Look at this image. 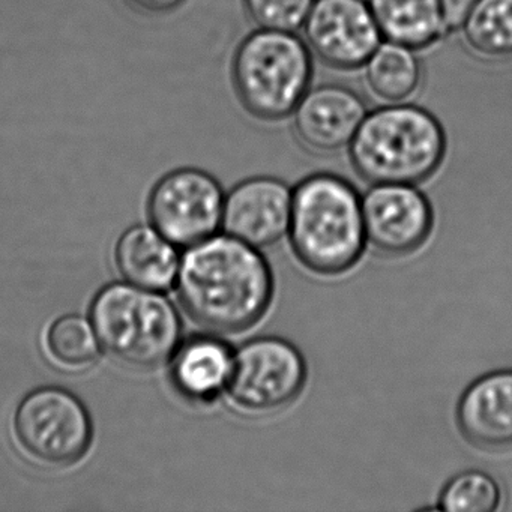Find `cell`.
Returning <instances> with one entry per match:
<instances>
[{
  "mask_svg": "<svg viewBox=\"0 0 512 512\" xmlns=\"http://www.w3.org/2000/svg\"><path fill=\"white\" fill-rule=\"evenodd\" d=\"M383 40L413 50L433 47L445 38L439 0H367Z\"/></svg>",
  "mask_w": 512,
  "mask_h": 512,
  "instance_id": "obj_16",
  "label": "cell"
},
{
  "mask_svg": "<svg viewBox=\"0 0 512 512\" xmlns=\"http://www.w3.org/2000/svg\"><path fill=\"white\" fill-rule=\"evenodd\" d=\"M14 434L32 460L44 466H67L88 451L92 422L76 395L46 386L23 398L14 415Z\"/></svg>",
  "mask_w": 512,
  "mask_h": 512,
  "instance_id": "obj_7",
  "label": "cell"
},
{
  "mask_svg": "<svg viewBox=\"0 0 512 512\" xmlns=\"http://www.w3.org/2000/svg\"><path fill=\"white\" fill-rule=\"evenodd\" d=\"M460 34L464 46L476 58L512 59V0H478Z\"/></svg>",
  "mask_w": 512,
  "mask_h": 512,
  "instance_id": "obj_18",
  "label": "cell"
},
{
  "mask_svg": "<svg viewBox=\"0 0 512 512\" xmlns=\"http://www.w3.org/2000/svg\"><path fill=\"white\" fill-rule=\"evenodd\" d=\"M176 280L188 314L223 334L253 328L274 298V274L260 248L230 235H214L191 245L179 263Z\"/></svg>",
  "mask_w": 512,
  "mask_h": 512,
  "instance_id": "obj_1",
  "label": "cell"
},
{
  "mask_svg": "<svg viewBox=\"0 0 512 512\" xmlns=\"http://www.w3.org/2000/svg\"><path fill=\"white\" fill-rule=\"evenodd\" d=\"M293 190L278 178L254 176L224 197L221 226L227 235L256 248L271 247L289 232Z\"/></svg>",
  "mask_w": 512,
  "mask_h": 512,
  "instance_id": "obj_12",
  "label": "cell"
},
{
  "mask_svg": "<svg viewBox=\"0 0 512 512\" xmlns=\"http://www.w3.org/2000/svg\"><path fill=\"white\" fill-rule=\"evenodd\" d=\"M91 322L101 346L133 367L163 364L181 340L175 307L154 290L130 283L104 287L92 304Z\"/></svg>",
  "mask_w": 512,
  "mask_h": 512,
  "instance_id": "obj_5",
  "label": "cell"
},
{
  "mask_svg": "<svg viewBox=\"0 0 512 512\" xmlns=\"http://www.w3.org/2000/svg\"><path fill=\"white\" fill-rule=\"evenodd\" d=\"M302 32L314 58L337 71L364 68L383 40L367 0H316Z\"/></svg>",
  "mask_w": 512,
  "mask_h": 512,
  "instance_id": "obj_9",
  "label": "cell"
},
{
  "mask_svg": "<svg viewBox=\"0 0 512 512\" xmlns=\"http://www.w3.org/2000/svg\"><path fill=\"white\" fill-rule=\"evenodd\" d=\"M305 382L307 362L295 344L280 337H259L233 355L226 394L236 412L263 418L289 407Z\"/></svg>",
  "mask_w": 512,
  "mask_h": 512,
  "instance_id": "obj_6",
  "label": "cell"
},
{
  "mask_svg": "<svg viewBox=\"0 0 512 512\" xmlns=\"http://www.w3.org/2000/svg\"><path fill=\"white\" fill-rule=\"evenodd\" d=\"M299 262L319 275H340L364 253L362 197L346 179L316 173L293 188L287 232Z\"/></svg>",
  "mask_w": 512,
  "mask_h": 512,
  "instance_id": "obj_3",
  "label": "cell"
},
{
  "mask_svg": "<svg viewBox=\"0 0 512 512\" xmlns=\"http://www.w3.org/2000/svg\"><path fill=\"white\" fill-rule=\"evenodd\" d=\"M347 151L368 184L418 185L442 166L448 139L436 115L407 101L368 112Z\"/></svg>",
  "mask_w": 512,
  "mask_h": 512,
  "instance_id": "obj_2",
  "label": "cell"
},
{
  "mask_svg": "<svg viewBox=\"0 0 512 512\" xmlns=\"http://www.w3.org/2000/svg\"><path fill=\"white\" fill-rule=\"evenodd\" d=\"M233 355L223 340L211 335L191 338L178 347L173 359L176 389L191 401H214L229 385Z\"/></svg>",
  "mask_w": 512,
  "mask_h": 512,
  "instance_id": "obj_14",
  "label": "cell"
},
{
  "mask_svg": "<svg viewBox=\"0 0 512 512\" xmlns=\"http://www.w3.org/2000/svg\"><path fill=\"white\" fill-rule=\"evenodd\" d=\"M115 257L122 277L142 289L163 292L178 278V253L155 227L128 229L116 245Z\"/></svg>",
  "mask_w": 512,
  "mask_h": 512,
  "instance_id": "obj_15",
  "label": "cell"
},
{
  "mask_svg": "<svg viewBox=\"0 0 512 512\" xmlns=\"http://www.w3.org/2000/svg\"><path fill=\"white\" fill-rule=\"evenodd\" d=\"M133 10L148 16H164L181 8L187 0H125Z\"/></svg>",
  "mask_w": 512,
  "mask_h": 512,
  "instance_id": "obj_23",
  "label": "cell"
},
{
  "mask_svg": "<svg viewBox=\"0 0 512 512\" xmlns=\"http://www.w3.org/2000/svg\"><path fill=\"white\" fill-rule=\"evenodd\" d=\"M364 80L368 91L382 103H407L424 80L418 50L385 41L364 65Z\"/></svg>",
  "mask_w": 512,
  "mask_h": 512,
  "instance_id": "obj_17",
  "label": "cell"
},
{
  "mask_svg": "<svg viewBox=\"0 0 512 512\" xmlns=\"http://www.w3.org/2000/svg\"><path fill=\"white\" fill-rule=\"evenodd\" d=\"M457 422L478 448L512 449V370L491 371L469 385L458 401Z\"/></svg>",
  "mask_w": 512,
  "mask_h": 512,
  "instance_id": "obj_13",
  "label": "cell"
},
{
  "mask_svg": "<svg viewBox=\"0 0 512 512\" xmlns=\"http://www.w3.org/2000/svg\"><path fill=\"white\" fill-rule=\"evenodd\" d=\"M365 236L374 250L389 257L418 251L433 230L430 200L416 185L376 184L362 197Z\"/></svg>",
  "mask_w": 512,
  "mask_h": 512,
  "instance_id": "obj_10",
  "label": "cell"
},
{
  "mask_svg": "<svg viewBox=\"0 0 512 512\" xmlns=\"http://www.w3.org/2000/svg\"><path fill=\"white\" fill-rule=\"evenodd\" d=\"M368 107L364 98L341 83L308 89L292 113V130L299 145L313 155L329 157L349 149Z\"/></svg>",
  "mask_w": 512,
  "mask_h": 512,
  "instance_id": "obj_11",
  "label": "cell"
},
{
  "mask_svg": "<svg viewBox=\"0 0 512 512\" xmlns=\"http://www.w3.org/2000/svg\"><path fill=\"white\" fill-rule=\"evenodd\" d=\"M100 346L92 322L77 314H68L55 320L46 335V349L50 359L68 370H83L94 364Z\"/></svg>",
  "mask_w": 512,
  "mask_h": 512,
  "instance_id": "obj_19",
  "label": "cell"
},
{
  "mask_svg": "<svg viewBox=\"0 0 512 512\" xmlns=\"http://www.w3.org/2000/svg\"><path fill=\"white\" fill-rule=\"evenodd\" d=\"M316 0H242L248 20L259 29L298 32Z\"/></svg>",
  "mask_w": 512,
  "mask_h": 512,
  "instance_id": "obj_21",
  "label": "cell"
},
{
  "mask_svg": "<svg viewBox=\"0 0 512 512\" xmlns=\"http://www.w3.org/2000/svg\"><path fill=\"white\" fill-rule=\"evenodd\" d=\"M476 2L478 0H439L446 34L460 32L461 26L466 22Z\"/></svg>",
  "mask_w": 512,
  "mask_h": 512,
  "instance_id": "obj_22",
  "label": "cell"
},
{
  "mask_svg": "<svg viewBox=\"0 0 512 512\" xmlns=\"http://www.w3.org/2000/svg\"><path fill=\"white\" fill-rule=\"evenodd\" d=\"M502 502V491L493 476L481 470H466L449 479L439 497L446 512H493Z\"/></svg>",
  "mask_w": 512,
  "mask_h": 512,
  "instance_id": "obj_20",
  "label": "cell"
},
{
  "mask_svg": "<svg viewBox=\"0 0 512 512\" xmlns=\"http://www.w3.org/2000/svg\"><path fill=\"white\" fill-rule=\"evenodd\" d=\"M313 53L296 32L259 29L236 47L233 91L248 115L262 122L290 118L313 82Z\"/></svg>",
  "mask_w": 512,
  "mask_h": 512,
  "instance_id": "obj_4",
  "label": "cell"
},
{
  "mask_svg": "<svg viewBox=\"0 0 512 512\" xmlns=\"http://www.w3.org/2000/svg\"><path fill=\"white\" fill-rule=\"evenodd\" d=\"M224 193L220 182L193 167L173 170L149 196V218L173 245L191 247L215 235L223 221Z\"/></svg>",
  "mask_w": 512,
  "mask_h": 512,
  "instance_id": "obj_8",
  "label": "cell"
}]
</instances>
